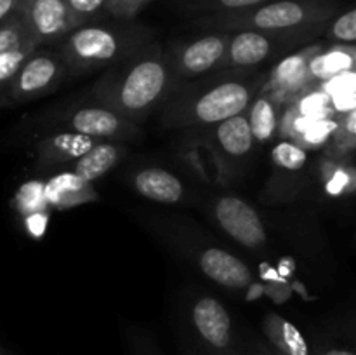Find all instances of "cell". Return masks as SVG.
<instances>
[{
  "label": "cell",
  "mask_w": 356,
  "mask_h": 355,
  "mask_svg": "<svg viewBox=\"0 0 356 355\" xmlns=\"http://www.w3.org/2000/svg\"><path fill=\"white\" fill-rule=\"evenodd\" d=\"M337 122H334L332 118H316L305 132L299 138V143H301L302 148L306 146H320L330 139L332 132L336 131Z\"/></svg>",
  "instance_id": "cell-29"
},
{
  "label": "cell",
  "mask_w": 356,
  "mask_h": 355,
  "mask_svg": "<svg viewBox=\"0 0 356 355\" xmlns=\"http://www.w3.org/2000/svg\"><path fill=\"white\" fill-rule=\"evenodd\" d=\"M35 49L33 47L17 49V51H10V52H6V54H0V94H2V90L6 89L7 86H9V82L14 79V75H16L17 70L21 68L24 59H26Z\"/></svg>",
  "instance_id": "cell-27"
},
{
  "label": "cell",
  "mask_w": 356,
  "mask_h": 355,
  "mask_svg": "<svg viewBox=\"0 0 356 355\" xmlns=\"http://www.w3.org/2000/svg\"><path fill=\"white\" fill-rule=\"evenodd\" d=\"M176 80L167 52L152 42L132 58L108 68L94 84L92 97L97 104L141 124L176 93Z\"/></svg>",
  "instance_id": "cell-1"
},
{
  "label": "cell",
  "mask_w": 356,
  "mask_h": 355,
  "mask_svg": "<svg viewBox=\"0 0 356 355\" xmlns=\"http://www.w3.org/2000/svg\"><path fill=\"white\" fill-rule=\"evenodd\" d=\"M19 0H0V21L6 19L10 13H14Z\"/></svg>",
  "instance_id": "cell-34"
},
{
  "label": "cell",
  "mask_w": 356,
  "mask_h": 355,
  "mask_svg": "<svg viewBox=\"0 0 356 355\" xmlns=\"http://www.w3.org/2000/svg\"><path fill=\"white\" fill-rule=\"evenodd\" d=\"M0 355H10V354H9V352H6V350H3L2 347H0Z\"/></svg>",
  "instance_id": "cell-36"
},
{
  "label": "cell",
  "mask_w": 356,
  "mask_h": 355,
  "mask_svg": "<svg viewBox=\"0 0 356 355\" xmlns=\"http://www.w3.org/2000/svg\"><path fill=\"white\" fill-rule=\"evenodd\" d=\"M228 40L229 31H214L167 52L177 79H193L221 70Z\"/></svg>",
  "instance_id": "cell-10"
},
{
  "label": "cell",
  "mask_w": 356,
  "mask_h": 355,
  "mask_svg": "<svg viewBox=\"0 0 356 355\" xmlns=\"http://www.w3.org/2000/svg\"><path fill=\"white\" fill-rule=\"evenodd\" d=\"M214 212L219 226L233 240L250 249L264 247L268 239L266 228L259 212L249 202L235 195H226L216 202Z\"/></svg>",
  "instance_id": "cell-12"
},
{
  "label": "cell",
  "mask_w": 356,
  "mask_h": 355,
  "mask_svg": "<svg viewBox=\"0 0 356 355\" xmlns=\"http://www.w3.org/2000/svg\"><path fill=\"white\" fill-rule=\"evenodd\" d=\"M318 355H356L351 348L348 347H339V345H334V347L323 348L322 352H318Z\"/></svg>",
  "instance_id": "cell-33"
},
{
  "label": "cell",
  "mask_w": 356,
  "mask_h": 355,
  "mask_svg": "<svg viewBox=\"0 0 356 355\" xmlns=\"http://www.w3.org/2000/svg\"><path fill=\"white\" fill-rule=\"evenodd\" d=\"M17 14L37 45L56 44L75 28L83 26L65 0H19Z\"/></svg>",
  "instance_id": "cell-8"
},
{
  "label": "cell",
  "mask_w": 356,
  "mask_h": 355,
  "mask_svg": "<svg viewBox=\"0 0 356 355\" xmlns=\"http://www.w3.org/2000/svg\"><path fill=\"white\" fill-rule=\"evenodd\" d=\"M214 139L219 150L229 159H243L254 146L252 132L245 111L214 125Z\"/></svg>",
  "instance_id": "cell-19"
},
{
  "label": "cell",
  "mask_w": 356,
  "mask_h": 355,
  "mask_svg": "<svg viewBox=\"0 0 356 355\" xmlns=\"http://www.w3.org/2000/svg\"><path fill=\"white\" fill-rule=\"evenodd\" d=\"M247 122L252 132L254 143H266L277 134L278 129V103L270 94L259 93L254 96L245 110Z\"/></svg>",
  "instance_id": "cell-21"
},
{
  "label": "cell",
  "mask_w": 356,
  "mask_h": 355,
  "mask_svg": "<svg viewBox=\"0 0 356 355\" xmlns=\"http://www.w3.org/2000/svg\"><path fill=\"white\" fill-rule=\"evenodd\" d=\"M271 162L278 169L298 173L308 162V153H306V148H302L299 143L291 141V139H284L271 152Z\"/></svg>",
  "instance_id": "cell-24"
},
{
  "label": "cell",
  "mask_w": 356,
  "mask_h": 355,
  "mask_svg": "<svg viewBox=\"0 0 356 355\" xmlns=\"http://www.w3.org/2000/svg\"><path fill=\"white\" fill-rule=\"evenodd\" d=\"M96 139L72 131H61L38 139L35 145V162L40 171L56 169L65 164H73L79 157L89 152Z\"/></svg>",
  "instance_id": "cell-13"
},
{
  "label": "cell",
  "mask_w": 356,
  "mask_h": 355,
  "mask_svg": "<svg viewBox=\"0 0 356 355\" xmlns=\"http://www.w3.org/2000/svg\"><path fill=\"white\" fill-rule=\"evenodd\" d=\"M322 49L323 47L320 44L305 45L299 51L282 58V61H278L273 66L268 79L264 80L261 90L270 94L278 104L285 103L292 97H298L306 87L313 84L312 79H309L308 65L313 56L322 51Z\"/></svg>",
  "instance_id": "cell-11"
},
{
  "label": "cell",
  "mask_w": 356,
  "mask_h": 355,
  "mask_svg": "<svg viewBox=\"0 0 356 355\" xmlns=\"http://www.w3.org/2000/svg\"><path fill=\"white\" fill-rule=\"evenodd\" d=\"M356 52L353 45L337 44L329 49H322L312 58L308 65L312 82H327L355 66Z\"/></svg>",
  "instance_id": "cell-20"
},
{
  "label": "cell",
  "mask_w": 356,
  "mask_h": 355,
  "mask_svg": "<svg viewBox=\"0 0 356 355\" xmlns=\"http://www.w3.org/2000/svg\"><path fill=\"white\" fill-rule=\"evenodd\" d=\"M132 187L143 197L160 204H177L186 197L179 176L162 167H145L132 176Z\"/></svg>",
  "instance_id": "cell-15"
},
{
  "label": "cell",
  "mask_w": 356,
  "mask_h": 355,
  "mask_svg": "<svg viewBox=\"0 0 356 355\" xmlns=\"http://www.w3.org/2000/svg\"><path fill=\"white\" fill-rule=\"evenodd\" d=\"M268 347L277 355H312L305 334L278 313H268L263 320Z\"/></svg>",
  "instance_id": "cell-18"
},
{
  "label": "cell",
  "mask_w": 356,
  "mask_h": 355,
  "mask_svg": "<svg viewBox=\"0 0 356 355\" xmlns=\"http://www.w3.org/2000/svg\"><path fill=\"white\" fill-rule=\"evenodd\" d=\"M153 42L152 31L141 24H83L56 42L68 75L108 70L132 58Z\"/></svg>",
  "instance_id": "cell-3"
},
{
  "label": "cell",
  "mask_w": 356,
  "mask_h": 355,
  "mask_svg": "<svg viewBox=\"0 0 356 355\" xmlns=\"http://www.w3.org/2000/svg\"><path fill=\"white\" fill-rule=\"evenodd\" d=\"M325 37L329 40L343 45H353L356 40V10L348 9L344 13H337L327 23Z\"/></svg>",
  "instance_id": "cell-25"
},
{
  "label": "cell",
  "mask_w": 356,
  "mask_h": 355,
  "mask_svg": "<svg viewBox=\"0 0 356 355\" xmlns=\"http://www.w3.org/2000/svg\"><path fill=\"white\" fill-rule=\"evenodd\" d=\"M127 153V146L118 141H99L73 162V173L86 183L92 184L110 173Z\"/></svg>",
  "instance_id": "cell-16"
},
{
  "label": "cell",
  "mask_w": 356,
  "mask_h": 355,
  "mask_svg": "<svg viewBox=\"0 0 356 355\" xmlns=\"http://www.w3.org/2000/svg\"><path fill=\"white\" fill-rule=\"evenodd\" d=\"M58 125H61L65 131L79 132V134L96 139V141L120 143L141 136L139 124L97 103L68 111L59 118Z\"/></svg>",
  "instance_id": "cell-7"
},
{
  "label": "cell",
  "mask_w": 356,
  "mask_h": 355,
  "mask_svg": "<svg viewBox=\"0 0 356 355\" xmlns=\"http://www.w3.org/2000/svg\"><path fill=\"white\" fill-rule=\"evenodd\" d=\"M327 97L334 110L346 113L355 110V73L353 70L344 72L334 79L327 80Z\"/></svg>",
  "instance_id": "cell-23"
},
{
  "label": "cell",
  "mask_w": 356,
  "mask_h": 355,
  "mask_svg": "<svg viewBox=\"0 0 356 355\" xmlns=\"http://www.w3.org/2000/svg\"><path fill=\"white\" fill-rule=\"evenodd\" d=\"M149 2L153 0H106L104 10L115 19L132 21Z\"/></svg>",
  "instance_id": "cell-30"
},
{
  "label": "cell",
  "mask_w": 356,
  "mask_h": 355,
  "mask_svg": "<svg viewBox=\"0 0 356 355\" xmlns=\"http://www.w3.org/2000/svg\"><path fill=\"white\" fill-rule=\"evenodd\" d=\"M191 324L197 336L212 355H240L232 315L218 298H198L191 308Z\"/></svg>",
  "instance_id": "cell-9"
},
{
  "label": "cell",
  "mask_w": 356,
  "mask_h": 355,
  "mask_svg": "<svg viewBox=\"0 0 356 355\" xmlns=\"http://www.w3.org/2000/svg\"><path fill=\"white\" fill-rule=\"evenodd\" d=\"M325 26L292 31H232L221 70H249L284 52L294 51L325 31Z\"/></svg>",
  "instance_id": "cell-5"
},
{
  "label": "cell",
  "mask_w": 356,
  "mask_h": 355,
  "mask_svg": "<svg viewBox=\"0 0 356 355\" xmlns=\"http://www.w3.org/2000/svg\"><path fill=\"white\" fill-rule=\"evenodd\" d=\"M263 77L228 73L174 93L163 103L162 122L165 127L188 129L216 125L243 113L263 87Z\"/></svg>",
  "instance_id": "cell-2"
},
{
  "label": "cell",
  "mask_w": 356,
  "mask_h": 355,
  "mask_svg": "<svg viewBox=\"0 0 356 355\" xmlns=\"http://www.w3.org/2000/svg\"><path fill=\"white\" fill-rule=\"evenodd\" d=\"M44 191L49 207H75L97 198L92 184L86 183L73 171L51 178L44 183Z\"/></svg>",
  "instance_id": "cell-17"
},
{
  "label": "cell",
  "mask_w": 356,
  "mask_h": 355,
  "mask_svg": "<svg viewBox=\"0 0 356 355\" xmlns=\"http://www.w3.org/2000/svg\"><path fill=\"white\" fill-rule=\"evenodd\" d=\"M249 355H277L273 350H271L268 345L264 343H254L252 348L249 350Z\"/></svg>",
  "instance_id": "cell-35"
},
{
  "label": "cell",
  "mask_w": 356,
  "mask_h": 355,
  "mask_svg": "<svg viewBox=\"0 0 356 355\" xmlns=\"http://www.w3.org/2000/svg\"><path fill=\"white\" fill-rule=\"evenodd\" d=\"M198 267L216 284L245 289L252 284V271L240 258L221 247H207L198 254Z\"/></svg>",
  "instance_id": "cell-14"
},
{
  "label": "cell",
  "mask_w": 356,
  "mask_h": 355,
  "mask_svg": "<svg viewBox=\"0 0 356 355\" xmlns=\"http://www.w3.org/2000/svg\"><path fill=\"white\" fill-rule=\"evenodd\" d=\"M65 3L83 24H89L92 19H97L101 14H106L104 10L106 0H65Z\"/></svg>",
  "instance_id": "cell-31"
},
{
  "label": "cell",
  "mask_w": 356,
  "mask_h": 355,
  "mask_svg": "<svg viewBox=\"0 0 356 355\" xmlns=\"http://www.w3.org/2000/svg\"><path fill=\"white\" fill-rule=\"evenodd\" d=\"M341 9L337 0H271L232 13H214L197 21L212 31H292L325 26Z\"/></svg>",
  "instance_id": "cell-4"
},
{
  "label": "cell",
  "mask_w": 356,
  "mask_h": 355,
  "mask_svg": "<svg viewBox=\"0 0 356 355\" xmlns=\"http://www.w3.org/2000/svg\"><path fill=\"white\" fill-rule=\"evenodd\" d=\"M353 187V171L346 169H334L327 176V191L332 195L344 194Z\"/></svg>",
  "instance_id": "cell-32"
},
{
  "label": "cell",
  "mask_w": 356,
  "mask_h": 355,
  "mask_svg": "<svg viewBox=\"0 0 356 355\" xmlns=\"http://www.w3.org/2000/svg\"><path fill=\"white\" fill-rule=\"evenodd\" d=\"M16 207L21 214L26 216L37 214V212H45L49 209L47 198H45L44 183L38 181H30L21 190L17 191L16 197Z\"/></svg>",
  "instance_id": "cell-26"
},
{
  "label": "cell",
  "mask_w": 356,
  "mask_h": 355,
  "mask_svg": "<svg viewBox=\"0 0 356 355\" xmlns=\"http://www.w3.org/2000/svg\"><path fill=\"white\" fill-rule=\"evenodd\" d=\"M66 77L68 68L59 52L40 45L24 59L2 94L10 103L33 101L54 93L65 82Z\"/></svg>",
  "instance_id": "cell-6"
},
{
  "label": "cell",
  "mask_w": 356,
  "mask_h": 355,
  "mask_svg": "<svg viewBox=\"0 0 356 355\" xmlns=\"http://www.w3.org/2000/svg\"><path fill=\"white\" fill-rule=\"evenodd\" d=\"M271 2V0H197L193 3L195 9L204 13H232V10H243L250 7L261 6V3Z\"/></svg>",
  "instance_id": "cell-28"
},
{
  "label": "cell",
  "mask_w": 356,
  "mask_h": 355,
  "mask_svg": "<svg viewBox=\"0 0 356 355\" xmlns=\"http://www.w3.org/2000/svg\"><path fill=\"white\" fill-rule=\"evenodd\" d=\"M26 47H40L33 42L26 24L19 14L14 10L6 19L0 21V54Z\"/></svg>",
  "instance_id": "cell-22"
}]
</instances>
